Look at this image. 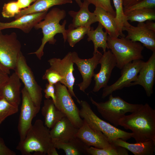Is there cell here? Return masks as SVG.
Wrapping results in <instances>:
<instances>
[{
  "label": "cell",
  "instance_id": "1",
  "mask_svg": "<svg viewBox=\"0 0 155 155\" xmlns=\"http://www.w3.org/2000/svg\"><path fill=\"white\" fill-rule=\"evenodd\" d=\"M119 125L132 131L136 142L155 141V110L146 103L119 120Z\"/></svg>",
  "mask_w": 155,
  "mask_h": 155
},
{
  "label": "cell",
  "instance_id": "2",
  "mask_svg": "<svg viewBox=\"0 0 155 155\" xmlns=\"http://www.w3.org/2000/svg\"><path fill=\"white\" fill-rule=\"evenodd\" d=\"M50 130L40 119L32 125L24 140L19 142L17 150L23 155H58L51 136Z\"/></svg>",
  "mask_w": 155,
  "mask_h": 155
},
{
  "label": "cell",
  "instance_id": "3",
  "mask_svg": "<svg viewBox=\"0 0 155 155\" xmlns=\"http://www.w3.org/2000/svg\"><path fill=\"white\" fill-rule=\"evenodd\" d=\"M66 16V13L65 10L57 7L52 9L47 13L44 19L34 27L35 29H40L42 30L43 37L41 44L36 51L29 54H35L39 59H41L44 55L45 45L48 42L50 44H54L57 41L54 37L57 34H62L64 42L66 41L65 26L67 21L64 20L62 25L59 23L60 21L64 19Z\"/></svg>",
  "mask_w": 155,
  "mask_h": 155
},
{
  "label": "cell",
  "instance_id": "4",
  "mask_svg": "<svg viewBox=\"0 0 155 155\" xmlns=\"http://www.w3.org/2000/svg\"><path fill=\"white\" fill-rule=\"evenodd\" d=\"M107 49H110L116 60V67L121 69L125 65L133 61L143 59L144 47L141 43L125 37L115 38L107 36Z\"/></svg>",
  "mask_w": 155,
  "mask_h": 155
},
{
  "label": "cell",
  "instance_id": "5",
  "mask_svg": "<svg viewBox=\"0 0 155 155\" xmlns=\"http://www.w3.org/2000/svg\"><path fill=\"white\" fill-rule=\"evenodd\" d=\"M109 96L108 100L104 102H97L92 97L90 100L103 118L116 127L126 113L135 111L142 105L128 103L119 96L113 97L112 94Z\"/></svg>",
  "mask_w": 155,
  "mask_h": 155
},
{
  "label": "cell",
  "instance_id": "6",
  "mask_svg": "<svg viewBox=\"0 0 155 155\" xmlns=\"http://www.w3.org/2000/svg\"><path fill=\"white\" fill-rule=\"evenodd\" d=\"M80 104L81 108L80 110V115L81 118L91 128L102 132L111 143L117 139L121 138L126 141L132 137V133L118 128L99 118L86 101L81 100Z\"/></svg>",
  "mask_w": 155,
  "mask_h": 155
},
{
  "label": "cell",
  "instance_id": "7",
  "mask_svg": "<svg viewBox=\"0 0 155 155\" xmlns=\"http://www.w3.org/2000/svg\"><path fill=\"white\" fill-rule=\"evenodd\" d=\"M14 70L23 83L34 104L40 109L42 98V88L36 81L22 52L19 55Z\"/></svg>",
  "mask_w": 155,
  "mask_h": 155
},
{
  "label": "cell",
  "instance_id": "8",
  "mask_svg": "<svg viewBox=\"0 0 155 155\" xmlns=\"http://www.w3.org/2000/svg\"><path fill=\"white\" fill-rule=\"evenodd\" d=\"M56 96L55 104L78 128L81 127L83 120L80 115V110L72 98L67 87L60 82L54 85Z\"/></svg>",
  "mask_w": 155,
  "mask_h": 155
},
{
  "label": "cell",
  "instance_id": "9",
  "mask_svg": "<svg viewBox=\"0 0 155 155\" xmlns=\"http://www.w3.org/2000/svg\"><path fill=\"white\" fill-rule=\"evenodd\" d=\"M21 45L16 33L0 34V63L9 69L15 70L21 51Z\"/></svg>",
  "mask_w": 155,
  "mask_h": 155
},
{
  "label": "cell",
  "instance_id": "10",
  "mask_svg": "<svg viewBox=\"0 0 155 155\" xmlns=\"http://www.w3.org/2000/svg\"><path fill=\"white\" fill-rule=\"evenodd\" d=\"M21 93L22 102L18 126L19 142H22L24 139L28 131L32 125L33 118L40 109L35 106L24 87L21 90Z\"/></svg>",
  "mask_w": 155,
  "mask_h": 155
},
{
  "label": "cell",
  "instance_id": "11",
  "mask_svg": "<svg viewBox=\"0 0 155 155\" xmlns=\"http://www.w3.org/2000/svg\"><path fill=\"white\" fill-rule=\"evenodd\" d=\"M145 62L142 59L133 61L125 65L121 69V76L112 84L103 88L102 98H104L113 92L125 87H130L135 81Z\"/></svg>",
  "mask_w": 155,
  "mask_h": 155
},
{
  "label": "cell",
  "instance_id": "12",
  "mask_svg": "<svg viewBox=\"0 0 155 155\" xmlns=\"http://www.w3.org/2000/svg\"><path fill=\"white\" fill-rule=\"evenodd\" d=\"M48 62L50 66L49 68L57 72L63 77V80L62 84L67 87L71 96L75 98L80 104V101L73 90L75 79L73 74L74 63L72 60V52H69L62 59L53 58L49 60Z\"/></svg>",
  "mask_w": 155,
  "mask_h": 155
},
{
  "label": "cell",
  "instance_id": "13",
  "mask_svg": "<svg viewBox=\"0 0 155 155\" xmlns=\"http://www.w3.org/2000/svg\"><path fill=\"white\" fill-rule=\"evenodd\" d=\"M102 55V53L98 51L93 54V57L90 58L82 59L79 57L76 52H72V61L76 65L83 79L82 82L77 85L80 90L83 92H84L90 85L94 73V69L99 64Z\"/></svg>",
  "mask_w": 155,
  "mask_h": 155
},
{
  "label": "cell",
  "instance_id": "14",
  "mask_svg": "<svg viewBox=\"0 0 155 155\" xmlns=\"http://www.w3.org/2000/svg\"><path fill=\"white\" fill-rule=\"evenodd\" d=\"M116 63L115 58L110 50L103 52L99 61L101 65L100 71L97 73H94L93 76L95 81L93 90L94 92H97L107 85L112 72L116 66Z\"/></svg>",
  "mask_w": 155,
  "mask_h": 155
},
{
  "label": "cell",
  "instance_id": "15",
  "mask_svg": "<svg viewBox=\"0 0 155 155\" xmlns=\"http://www.w3.org/2000/svg\"><path fill=\"white\" fill-rule=\"evenodd\" d=\"M122 30L127 32V38L139 42L153 52H155V32L149 29L144 22H138L136 26L130 25L124 27Z\"/></svg>",
  "mask_w": 155,
  "mask_h": 155
},
{
  "label": "cell",
  "instance_id": "16",
  "mask_svg": "<svg viewBox=\"0 0 155 155\" xmlns=\"http://www.w3.org/2000/svg\"><path fill=\"white\" fill-rule=\"evenodd\" d=\"M155 80V52L148 60L145 62L141 68L136 80L130 84V86L140 85L143 87L147 96H150L153 93Z\"/></svg>",
  "mask_w": 155,
  "mask_h": 155
},
{
  "label": "cell",
  "instance_id": "17",
  "mask_svg": "<svg viewBox=\"0 0 155 155\" xmlns=\"http://www.w3.org/2000/svg\"><path fill=\"white\" fill-rule=\"evenodd\" d=\"M83 120V124L78 129L76 136L90 146L102 149L111 146L112 143L102 132L93 129Z\"/></svg>",
  "mask_w": 155,
  "mask_h": 155
},
{
  "label": "cell",
  "instance_id": "18",
  "mask_svg": "<svg viewBox=\"0 0 155 155\" xmlns=\"http://www.w3.org/2000/svg\"><path fill=\"white\" fill-rule=\"evenodd\" d=\"M78 129L66 116L63 117L50 130L53 144L69 142L76 136Z\"/></svg>",
  "mask_w": 155,
  "mask_h": 155
},
{
  "label": "cell",
  "instance_id": "19",
  "mask_svg": "<svg viewBox=\"0 0 155 155\" xmlns=\"http://www.w3.org/2000/svg\"><path fill=\"white\" fill-rule=\"evenodd\" d=\"M48 11L25 15L8 22H0V30L9 28H16L28 33L32 28L44 18Z\"/></svg>",
  "mask_w": 155,
  "mask_h": 155
},
{
  "label": "cell",
  "instance_id": "20",
  "mask_svg": "<svg viewBox=\"0 0 155 155\" xmlns=\"http://www.w3.org/2000/svg\"><path fill=\"white\" fill-rule=\"evenodd\" d=\"M21 86L20 80L15 71L9 76L3 87L1 96L11 104L19 106L21 101Z\"/></svg>",
  "mask_w": 155,
  "mask_h": 155
},
{
  "label": "cell",
  "instance_id": "21",
  "mask_svg": "<svg viewBox=\"0 0 155 155\" xmlns=\"http://www.w3.org/2000/svg\"><path fill=\"white\" fill-rule=\"evenodd\" d=\"M90 4L87 1L84 0L78 11L71 10L68 12V14L73 19L72 23L70 24L72 27H91L92 24L98 22L94 13L89 10Z\"/></svg>",
  "mask_w": 155,
  "mask_h": 155
},
{
  "label": "cell",
  "instance_id": "22",
  "mask_svg": "<svg viewBox=\"0 0 155 155\" xmlns=\"http://www.w3.org/2000/svg\"><path fill=\"white\" fill-rule=\"evenodd\" d=\"M112 143L125 148L135 155H152L155 151V141L152 140L131 144L121 139L118 138Z\"/></svg>",
  "mask_w": 155,
  "mask_h": 155
},
{
  "label": "cell",
  "instance_id": "23",
  "mask_svg": "<svg viewBox=\"0 0 155 155\" xmlns=\"http://www.w3.org/2000/svg\"><path fill=\"white\" fill-rule=\"evenodd\" d=\"M41 111L44 118V125L49 129L63 117L66 116L56 107L53 100L50 99H46L44 100Z\"/></svg>",
  "mask_w": 155,
  "mask_h": 155
},
{
  "label": "cell",
  "instance_id": "24",
  "mask_svg": "<svg viewBox=\"0 0 155 155\" xmlns=\"http://www.w3.org/2000/svg\"><path fill=\"white\" fill-rule=\"evenodd\" d=\"M72 3V0H36L32 5L21 10L15 16V19L27 14L48 11L50 8L55 5Z\"/></svg>",
  "mask_w": 155,
  "mask_h": 155
},
{
  "label": "cell",
  "instance_id": "25",
  "mask_svg": "<svg viewBox=\"0 0 155 155\" xmlns=\"http://www.w3.org/2000/svg\"><path fill=\"white\" fill-rule=\"evenodd\" d=\"M94 13L98 22L105 29L108 36L115 38H118L119 36L115 20V17L110 13L100 7H96Z\"/></svg>",
  "mask_w": 155,
  "mask_h": 155
},
{
  "label": "cell",
  "instance_id": "26",
  "mask_svg": "<svg viewBox=\"0 0 155 155\" xmlns=\"http://www.w3.org/2000/svg\"><path fill=\"white\" fill-rule=\"evenodd\" d=\"M53 145L56 149L63 150L66 155H88L87 149L90 147L76 136L67 142L55 143Z\"/></svg>",
  "mask_w": 155,
  "mask_h": 155
},
{
  "label": "cell",
  "instance_id": "27",
  "mask_svg": "<svg viewBox=\"0 0 155 155\" xmlns=\"http://www.w3.org/2000/svg\"><path fill=\"white\" fill-rule=\"evenodd\" d=\"M102 25L99 23L95 29L94 30L93 27H91L87 34L88 36V41H92L94 44L93 54L98 51L99 48H102L103 52L106 51L107 49V33L106 31H104Z\"/></svg>",
  "mask_w": 155,
  "mask_h": 155
},
{
  "label": "cell",
  "instance_id": "28",
  "mask_svg": "<svg viewBox=\"0 0 155 155\" xmlns=\"http://www.w3.org/2000/svg\"><path fill=\"white\" fill-rule=\"evenodd\" d=\"M127 21L131 22H144L147 20H155L154 8L138 9L124 12Z\"/></svg>",
  "mask_w": 155,
  "mask_h": 155
},
{
  "label": "cell",
  "instance_id": "29",
  "mask_svg": "<svg viewBox=\"0 0 155 155\" xmlns=\"http://www.w3.org/2000/svg\"><path fill=\"white\" fill-rule=\"evenodd\" d=\"M115 9L116 15L115 20L117 31L121 37H125L122 29L124 27L129 26L131 25L127 21L124 13L122 0H113Z\"/></svg>",
  "mask_w": 155,
  "mask_h": 155
},
{
  "label": "cell",
  "instance_id": "30",
  "mask_svg": "<svg viewBox=\"0 0 155 155\" xmlns=\"http://www.w3.org/2000/svg\"><path fill=\"white\" fill-rule=\"evenodd\" d=\"M66 30V40L71 47L83 39L91 27H78L74 28L70 24Z\"/></svg>",
  "mask_w": 155,
  "mask_h": 155
},
{
  "label": "cell",
  "instance_id": "31",
  "mask_svg": "<svg viewBox=\"0 0 155 155\" xmlns=\"http://www.w3.org/2000/svg\"><path fill=\"white\" fill-rule=\"evenodd\" d=\"M88 155H128L127 150L112 143L109 147L102 149L90 147L87 149Z\"/></svg>",
  "mask_w": 155,
  "mask_h": 155
},
{
  "label": "cell",
  "instance_id": "32",
  "mask_svg": "<svg viewBox=\"0 0 155 155\" xmlns=\"http://www.w3.org/2000/svg\"><path fill=\"white\" fill-rule=\"evenodd\" d=\"M18 106H15L2 96L0 97V124L8 117L17 113Z\"/></svg>",
  "mask_w": 155,
  "mask_h": 155
},
{
  "label": "cell",
  "instance_id": "33",
  "mask_svg": "<svg viewBox=\"0 0 155 155\" xmlns=\"http://www.w3.org/2000/svg\"><path fill=\"white\" fill-rule=\"evenodd\" d=\"M21 10L17 1H12L4 4L1 13L4 18H11L14 17Z\"/></svg>",
  "mask_w": 155,
  "mask_h": 155
},
{
  "label": "cell",
  "instance_id": "34",
  "mask_svg": "<svg viewBox=\"0 0 155 155\" xmlns=\"http://www.w3.org/2000/svg\"><path fill=\"white\" fill-rule=\"evenodd\" d=\"M42 78L47 80L49 83L53 85L59 82L62 84L63 80V77L57 72L50 68L46 70Z\"/></svg>",
  "mask_w": 155,
  "mask_h": 155
},
{
  "label": "cell",
  "instance_id": "35",
  "mask_svg": "<svg viewBox=\"0 0 155 155\" xmlns=\"http://www.w3.org/2000/svg\"><path fill=\"white\" fill-rule=\"evenodd\" d=\"M90 4L94 5L95 7H100L110 13L115 17L116 13L112 6L111 0H85Z\"/></svg>",
  "mask_w": 155,
  "mask_h": 155
},
{
  "label": "cell",
  "instance_id": "36",
  "mask_svg": "<svg viewBox=\"0 0 155 155\" xmlns=\"http://www.w3.org/2000/svg\"><path fill=\"white\" fill-rule=\"evenodd\" d=\"M155 0H143L142 1L125 9H123L124 12L131 10L144 8H154Z\"/></svg>",
  "mask_w": 155,
  "mask_h": 155
},
{
  "label": "cell",
  "instance_id": "37",
  "mask_svg": "<svg viewBox=\"0 0 155 155\" xmlns=\"http://www.w3.org/2000/svg\"><path fill=\"white\" fill-rule=\"evenodd\" d=\"M44 92L45 98L47 99L51 98L55 103L56 100V96L54 85L49 83L46 84L45 86V88L44 90Z\"/></svg>",
  "mask_w": 155,
  "mask_h": 155
},
{
  "label": "cell",
  "instance_id": "38",
  "mask_svg": "<svg viewBox=\"0 0 155 155\" xmlns=\"http://www.w3.org/2000/svg\"><path fill=\"white\" fill-rule=\"evenodd\" d=\"M16 155V153L7 146L3 139L0 137V155Z\"/></svg>",
  "mask_w": 155,
  "mask_h": 155
},
{
  "label": "cell",
  "instance_id": "39",
  "mask_svg": "<svg viewBox=\"0 0 155 155\" xmlns=\"http://www.w3.org/2000/svg\"><path fill=\"white\" fill-rule=\"evenodd\" d=\"M8 74L0 69V97L1 96L2 89L8 80Z\"/></svg>",
  "mask_w": 155,
  "mask_h": 155
},
{
  "label": "cell",
  "instance_id": "40",
  "mask_svg": "<svg viewBox=\"0 0 155 155\" xmlns=\"http://www.w3.org/2000/svg\"><path fill=\"white\" fill-rule=\"evenodd\" d=\"M36 0H17L18 4L20 8L25 9L30 5V4L34 2Z\"/></svg>",
  "mask_w": 155,
  "mask_h": 155
},
{
  "label": "cell",
  "instance_id": "41",
  "mask_svg": "<svg viewBox=\"0 0 155 155\" xmlns=\"http://www.w3.org/2000/svg\"><path fill=\"white\" fill-rule=\"evenodd\" d=\"M123 9L135 4L143 0H122Z\"/></svg>",
  "mask_w": 155,
  "mask_h": 155
},
{
  "label": "cell",
  "instance_id": "42",
  "mask_svg": "<svg viewBox=\"0 0 155 155\" xmlns=\"http://www.w3.org/2000/svg\"><path fill=\"white\" fill-rule=\"evenodd\" d=\"M147 28L155 32V23L151 20H147L145 23Z\"/></svg>",
  "mask_w": 155,
  "mask_h": 155
},
{
  "label": "cell",
  "instance_id": "43",
  "mask_svg": "<svg viewBox=\"0 0 155 155\" xmlns=\"http://www.w3.org/2000/svg\"><path fill=\"white\" fill-rule=\"evenodd\" d=\"M0 69L4 71L5 72L9 74L10 73V71L9 69L3 66L0 63Z\"/></svg>",
  "mask_w": 155,
  "mask_h": 155
},
{
  "label": "cell",
  "instance_id": "44",
  "mask_svg": "<svg viewBox=\"0 0 155 155\" xmlns=\"http://www.w3.org/2000/svg\"><path fill=\"white\" fill-rule=\"evenodd\" d=\"M80 7L82 3L81 0H74Z\"/></svg>",
  "mask_w": 155,
  "mask_h": 155
},
{
  "label": "cell",
  "instance_id": "45",
  "mask_svg": "<svg viewBox=\"0 0 155 155\" xmlns=\"http://www.w3.org/2000/svg\"><path fill=\"white\" fill-rule=\"evenodd\" d=\"M1 33V30H0V34Z\"/></svg>",
  "mask_w": 155,
  "mask_h": 155
}]
</instances>
